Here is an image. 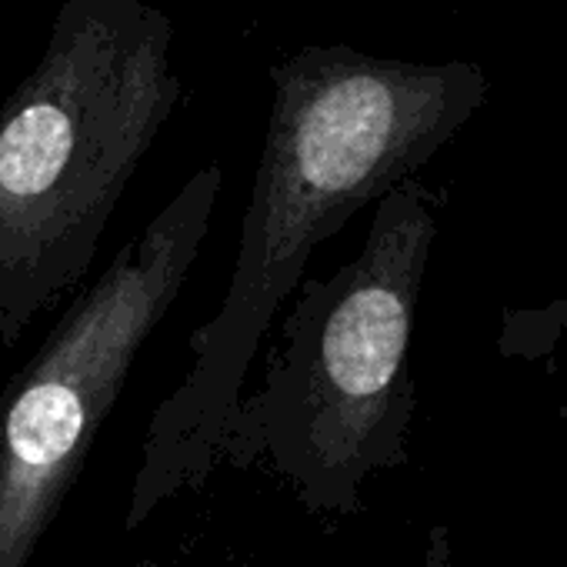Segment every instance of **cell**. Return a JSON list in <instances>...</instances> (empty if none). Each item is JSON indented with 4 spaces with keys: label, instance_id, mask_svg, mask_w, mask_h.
I'll list each match as a JSON object with an SVG mask.
<instances>
[{
    "label": "cell",
    "instance_id": "obj_1",
    "mask_svg": "<svg viewBox=\"0 0 567 567\" xmlns=\"http://www.w3.org/2000/svg\"><path fill=\"white\" fill-rule=\"evenodd\" d=\"M270 87L227 295L194 331L190 368L147 424L124 530H137L177 494L200 491L220 467L250 361L311 254L411 181L484 104V81L464 61L414 64L351 44L298 48L270 68Z\"/></svg>",
    "mask_w": 567,
    "mask_h": 567
},
{
    "label": "cell",
    "instance_id": "obj_2",
    "mask_svg": "<svg viewBox=\"0 0 567 567\" xmlns=\"http://www.w3.org/2000/svg\"><path fill=\"white\" fill-rule=\"evenodd\" d=\"M151 0H64L0 107V354L81 288L141 161L181 104Z\"/></svg>",
    "mask_w": 567,
    "mask_h": 567
},
{
    "label": "cell",
    "instance_id": "obj_3",
    "mask_svg": "<svg viewBox=\"0 0 567 567\" xmlns=\"http://www.w3.org/2000/svg\"><path fill=\"white\" fill-rule=\"evenodd\" d=\"M434 237L437 197L417 177L378 200L361 254L291 295L220 464L277 477L315 517L358 514L368 477L408 464L411 341Z\"/></svg>",
    "mask_w": 567,
    "mask_h": 567
},
{
    "label": "cell",
    "instance_id": "obj_4",
    "mask_svg": "<svg viewBox=\"0 0 567 567\" xmlns=\"http://www.w3.org/2000/svg\"><path fill=\"white\" fill-rule=\"evenodd\" d=\"M220 184V167L204 164L0 391V567L34 564L134 361L194 270Z\"/></svg>",
    "mask_w": 567,
    "mask_h": 567
},
{
    "label": "cell",
    "instance_id": "obj_5",
    "mask_svg": "<svg viewBox=\"0 0 567 567\" xmlns=\"http://www.w3.org/2000/svg\"><path fill=\"white\" fill-rule=\"evenodd\" d=\"M564 324H567V321H564Z\"/></svg>",
    "mask_w": 567,
    "mask_h": 567
}]
</instances>
